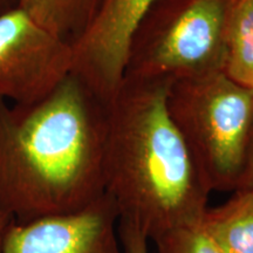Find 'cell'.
I'll list each match as a JSON object with an SVG mask.
<instances>
[{
	"label": "cell",
	"mask_w": 253,
	"mask_h": 253,
	"mask_svg": "<svg viewBox=\"0 0 253 253\" xmlns=\"http://www.w3.org/2000/svg\"><path fill=\"white\" fill-rule=\"evenodd\" d=\"M67 41L50 33L20 6L0 15V99L30 106L72 73Z\"/></svg>",
	"instance_id": "5b68a950"
},
{
	"label": "cell",
	"mask_w": 253,
	"mask_h": 253,
	"mask_svg": "<svg viewBox=\"0 0 253 253\" xmlns=\"http://www.w3.org/2000/svg\"><path fill=\"white\" fill-rule=\"evenodd\" d=\"M119 213L108 195L77 213L12 223L1 253H122Z\"/></svg>",
	"instance_id": "52a82bcc"
},
{
	"label": "cell",
	"mask_w": 253,
	"mask_h": 253,
	"mask_svg": "<svg viewBox=\"0 0 253 253\" xmlns=\"http://www.w3.org/2000/svg\"><path fill=\"white\" fill-rule=\"evenodd\" d=\"M118 232L123 253H148V239L134 224L119 220Z\"/></svg>",
	"instance_id": "7c38bea8"
},
{
	"label": "cell",
	"mask_w": 253,
	"mask_h": 253,
	"mask_svg": "<svg viewBox=\"0 0 253 253\" xmlns=\"http://www.w3.org/2000/svg\"><path fill=\"white\" fill-rule=\"evenodd\" d=\"M103 0H19L38 24L72 45L87 30Z\"/></svg>",
	"instance_id": "9c48e42d"
},
{
	"label": "cell",
	"mask_w": 253,
	"mask_h": 253,
	"mask_svg": "<svg viewBox=\"0 0 253 253\" xmlns=\"http://www.w3.org/2000/svg\"><path fill=\"white\" fill-rule=\"evenodd\" d=\"M239 189L253 190V130L251 134V138H250L249 142L248 151H246L244 168H243L242 176H240L238 186H237L236 190Z\"/></svg>",
	"instance_id": "4fadbf2b"
},
{
	"label": "cell",
	"mask_w": 253,
	"mask_h": 253,
	"mask_svg": "<svg viewBox=\"0 0 253 253\" xmlns=\"http://www.w3.org/2000/svg\"><path fill=\"white\" fill-rule=\"evenodd\" d=\"M158 0H103L87 30L72 43V73L104 103L125 79L129 47Z\"/></svg>",
	"instance_id": "8992f818"
},
{
	"label": "cell",
	"mask_w": 253,
	"mask_h": 253,
	"mask_svg": "<svg viewBox=\"0 0 253 253\" xmlns=\"http://www.w3.org/2000/svg\"><path fill=\"white\" fill-rule=\"evenodd\" d=\"M169 86L166 80L125 78L107 103L104 194L119 220L153 240L197 224L212 192L168 112Z\"/></svg>",
	"instance_id": "7a4b0ae2"
},
{
	"label": "cell",
	"mask_w": 253,
	"mask_h": 253,
	"mask_svg": "<svg viewBox=\"0 0 253 253\" xmlns=\"http://www.w3.org/2000/svg\"><path fill=\"white\" fill-rule=\"evenodd\" d=\"M251 89H252V91H253V84H252V86H251Z\"/></svg>",
	"instance_id": "2e32d148"
},
{
	"label": "cell",
	"mask_w": 253,
	"mask_h": 253,
	"mask_svg": "<svg viewBox=\"0 0 253 253\" xmlns=\"http://www.w3.org/2000/svg\"><path fill=\"white\" fill-rule=\"evenodd\" d=\"M199 225L223 253H253V190H236L225 203L209 207Z\"/></svg>",
	"instance_id": "ba28073f"
},
{
	"label": "cell",
	"mask_w": 253,
	"mask_h": 253,
	"mask_svg": "<svg viewBox=\"0 0 253 253\" xmlns=\"http://www.w3.org/2000/svg\"><path fill=\"white\" fill-rule=\"evenodd\" d=\"M168 112L212 191L238 186L253 130V91L217 72L170 82Z\"/></svg>",
	"instance_id": "277c9868"
},
{
	"label": "cell",
	"mask_w": 253,
	"mask_h": 253,
	"mask_svg": "<svg viewBox=\"0 0 253 253\" xmlns=\"http://www.w3.org/2000/svg\"><path fill=\"white\" fill-rule=\"evenodd\" d=\"M157 253H223L197 224L164 233L154 240Z\"/></svg>",
	"instance_id": "8fae6325"
},
{
	"label": "cell",
	"mask_w": 253,
	"mask_h": 253,
	"mask_svg": "<svg viewBox=\"0 0 253 253\" xmlns=\"http://www.w3.org/2000/svg\"><path fill=\"white\" fill-rule=\"evenodd\" d=\"M13 223L12 220L7 219V218H4L0 216V253H1L2 250V244H4V239L6 233H7V230L11 226V224Z\"/></svg>",
	"instance_id": "5bb4252c"
},
{
	"label": "cell",
	"mask_w": 253,
	"mask_h": 253,
	"mask_svg": "<svg viewBox=\"0 0 253 253\" xmlns=\"http://www.w3.org/2000/svg\"><path fill=\"white\" fill-rule=\"evenodd\" d=\"M107 104L73 73L30 106L0 99V216L23 225L104 195Z\"/></svg>",
	"instance_id": "6da1fadb"
},
{
	"label": "cell",
	"mask_w": 253,
	"mask_h": 253,
	"mask_svg": "<svg viewBox=\"0 0 253 253\" xmlns=\"http://www.w3.org/2000/svg\"><path fill=\"white\" fill-rule=\"evenodd\" d=\"M19 0H0V15L7 13L11 9L17 8Z\"/></svg>",
	"instance_id": "9a60e30c"
},
{
	"label": "cell",
	"mask_w": 253,
	"mask_h": 253,
	"mask_svg": "<svg viewBox=\"0 0 253 253\" xmlns=\"http://www.w3.org/2000/svg\"><path fill=\"white\" fill-rule=\"evenodd\" d=\"M236 0H158L129 47L125 78L176 81L224 72Z\"/></svg>",
	"instance_id": "3957f363"
},
{
	"label": "cell",
	"mask_w": 253,
	"mask_h": 253,
	"mask_svg": "<svg viewBox=\"0 0 253 253\" xmlns=\"http://www.w3.org/2000/svg\"><path fill=\"white\" fill-rule=\"evenodd\" d=\"M224 73L237 84H253V0H236L227 32Z\"/></svg>",
	"instance_id": "30bf717a"
}]
</instances>
